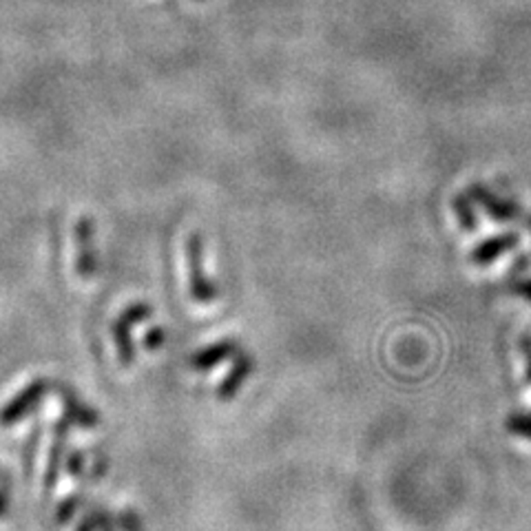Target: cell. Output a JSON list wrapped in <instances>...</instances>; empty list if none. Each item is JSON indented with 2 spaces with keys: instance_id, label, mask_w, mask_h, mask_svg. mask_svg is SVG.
<instances>
[{
  "instance_id": "cell-15",
  "label": "cell",
  "mask_w": 531,
  "mask_h": 531,
  "mask_svg": "<svg viewBox=\"0 0 531 531\" xmlns=\"http://www.w3.org/2000/svg\"><path fill=\"white\" fill-rule=\"evenodd\" d=\"M119 527H122V531H145L140 514L136 509H131V507L119 511Z\"/></svg>"
},
{
  "instance_id": "cell-18",
  "label": "cell",
  "mask_w": 531,
  "mask_h": 531,
  "mask_svg": "<svg viewBox=\"0 0 531 531\" xmlns=\"http://www.w3.org/2000/svg\"><path fill=\"white\" fill-rule=\"evenodd\" d=\"M518 348L525 361V376H527V384L531 385V334H523L518 339Z\"/></svg>"
},
{
  "instance_id": "cell-21",
  "label": "cell",
  "mask_w": 531,
  "mask_h": 531,
  "mask_svg": "<svg viewBox=\"0 0 531 531\" xmlns=\"http://www.w3.org/2000/svg\"><path fill=\"white\" fill-rule=\"evenodd\" d=\"M7 507H9V491L7 487H0V518H3L4 514H7Z\"/></svg>"
},
{
  "instance_id": "cell-12",
  "label": "cell",
  "mask_w": 531,
  "mask_h": 531,
  "mask_svg": "<svg viewBox=\"0 0 531 531\" xmlns=\"http://www.w3.org/2000/svg\"><path fill=\"white\" fill-rule=\"evenodd\" d=\"M109 529H113V520L111 516H109L104 509H100V507H91V509H87V514L83 516V520H80L78 527H75V531H109Z\"/></svg>"
},
{
  "instance_id": "cell-2",
  "label": "cell",
  "mask_w": 531,
  "mask_h": 531,
  "mask_svg": "<svg viewBox=\"0 0 531 531\" xmlns=\"http://www.w3.org/2000/svg\"><path fill=\"white\" fill-rule=\"evenodd\" d=\"M153 314V308L145 301H137V304H131L128 308H124V313L119 314L113 323V341H116L118 348V358L122 366H131L133 363V341H131V325L146 322Z\"/></svg>"
},
{
  "instance_id": "cell-5",
  "label": "cell",
  "mask_w": 531,
  "mask_h": 531,
  "mask_svg": "<svg viewBox=\"0 0 531 531\" xmlns=\"http://www.w3.org/2000/svg\"><path fill=\"white\" fill-rule=\"evenodd\" d=\"M467 195H470L473 202L481 204L494 222H516V219H520V215H523V208H520L518 204L499 198V195L491 193V190L482 184H472L470 189H467Z\"/></svg>"
},
{
  "instance_id": "cell-8",
  "label": "cell",
  "mask_w": 531,
  "mask_h": 531,
  "mask_svg": "<svg viewBox=\"0 0 531 531\" xmlns=\"http://www.w3.org/2000/svg\"><path fill=\"white\" fill-rule=\"evenodd\" d=\"M66 432H69V419H60L58 423L54 425V441H51L49 447V458H47V470H45V491H51V487H56V481H58L60 473V458L62 452H65L66 443Z\"/></svg>"
},
{
  "instance_id": "cell-9",
  "label": "cell",
  "mask_w": 531,
  "mask_h": 531,
  "mask_svg": "<svg viewBox=\"0 0 531 531\" xmlns=\"http://www.w3.org/2000/svg\"><path fill=\"white\" fill-rule=\"evenodd\" d=\"M239 352V346L237 341H233V339H222V341H215L210 343V346L202 348V350H198L193 354V358H190V363H193V367H198V370H210V367L219 366L222 361H226V358L235 357Z\"/></svg>"
},
{
  "instance_id": "cell-7",
  "label": "cell",
  "mask_w": 531,
  "mask_h": 531,
  "mask_svg": "<svg viewBox=\"0 0 531 531\" xmlns=\"http://www.w3.org/2000/svg\"><path fill=\"white\" fill-rule=\"evenodd\" d=\"M252 366H255V363H252L251 354L237 352L235 358H233V366H231V370H228L226 379L219 384V390H217L219 399H224V401L233 399V396L242 390V385L246 384L248 376L252 375Z\"/></svg>"
},
{
  "instance_id": "cell-1",
  "label": "cell",
  "mask_w": 531,
  "mask_h": 531,
  "mask_svg": "<svg viewBox=\"0 0 531 531\" xmlns=\"http://www.w3.org/2000/svg\"><path fill=\"white\" fill-rule=\"evenodd\" d=\"M202 235L190 233L186 242V261H189V284L190 295L198 304H213L217 299V288L202 270Z\"/></svg>"
},
{
  "instance_id": "cell-6",
  "label": "cell",
  "mask_w": 531,
  "mask_h": 531,
  "mask_svg": "<svg viewBox=\"0 0 531 531\" xmlns=\"http://www.w3.org/2000/svg\"><path fill=\"white\" fill-rule=\"evenodd\" d=\"M518 233H502V235L490 237L473 248L470 252V261L473 266H490L491 261H496L499 257L507 255V252H511L514 248H518Z\"/></svg>"
},
{
  "instance_id": "cell-11",
  "label": "cell",
  "mask_w": 531,
  "mask_h": 531,
  "mask_svg": "<svg viewBox=\"0 0 531 531\" xmlns=\"http://www.w3.org/2000/svg\"><path fill=\"white\" fill-rule=\"evenodd\" d=\"M472 202H473V199L467 193H458L456 198L452 199L454 215H456L458 224H461V226L465 228V233H473L478 228V215L473 213Z\"/></svg>"
},
{
  "instance_id": "cell-10",
  "label": "cell",
  "mask_w": 531,
  "mask_h": 531,
  "mask_svg": "<svg viewBox=\"0 0 531 531\" xmlns=\"http://www.w3.org/2000/svg\"><path fill=\"white\" fill-rule=\"evenodd\" d=\"M60 399H62V405H65L66 419H69L71 423H75L78 428H84V429L95 428V425H98V414H95L89 405H84L74 392L62 387Z\"/></svg>"
},
{
  "instance_id": "cell-17",
  "label": "cell",
  "mask_w": 531,
  "mask_h": 531,
  "mask_svg": "<svg viewBox=\"0 0 531 531\" xmlns=\"http://www.w3.org/2000/svg\"><path fill=\"white\" fill-rule=\"evenodd\" d=\"M529 264H531V257L529 255L516 257L514 264H511V268H509V272H507V279H509V281L520 279V277H523L525 272L529 270Z\"/></svg>"
},
{
  "instance_id": "cell-20",
  "label": "cell",
  "mask_w": 531,
  "mask_h": 531,
  "mask_svg": "<svg viewBox=\"0 0 531 531\" xmlns=\"http://www.w3.org/2000/svg\"><path fill=\"white\" fill-rule=\"evenodd\" d=\"M164 343V330L162 328H151L146 332V339H145V346L146 350H157V348Z\"/></svg>"
},
{
  "instance_id": "cell-13",
  "label": "cell",
  "mask_w": 531,
  "mask_h": 531,
  "mask_svg": "<svg viewBox=\"0 0 531 531\" xmlns=\"http://www.w3.org/2000/svg\"><path fill=\"white\" fill-rule=\"evenodd\" d=\"M505 428L509 434L531 441V412H514L505 419Z\"/></svg>"
},
{
  "instance_id": "cell-22",
  "label": "cell",
  "mask_w": 531,
  "mask_h": 531,
  "mask_svg": "<svg viewBox=\"0 0 531 531\" xmlns=\"http://www.w3.org/2000/svg\"><path fill=\"white\" fill-rule=\"evenodd\" d=\"M529 228H531V219H529Z\"/></svg>"
},
{
  "instance_id": "cell-14",
  "label": "cell",
  "mask_w": 531,
  "mask_h": 531,
  "mask_svg": "<svg viewBox=\"0 0 531 531\" xmlns=\"http://www.w3.org/2000/svg\"><path fill=\"white\" fill-rule=\"evenodd\" d=\"M80 505H83V499H80L78 494L65 496V499L58 502V509H56V514H58V523L62 525L69 523V520L75 516V511H78Z\"/></svg>"
},
{
  "instance_id": "cell-3",
  "label": "cell",
  "mask_w": 531,
  "mask_h": 531,
  "mask_svg": "<svg viewBox=\"0 0 531 531\" xmlns=\"http://www.w3.org/2000/svg\"><path fill=\"white\" fill-rule=\"evenodd\" d=\"M49 379H45V376L33 379L21 394H16L7 405H4L3 412H0V423L12 425L16 423V420L25 419V416L30 414L31 410H36V405L45 399V394L49 392Z\"/></svg>"
},
{
  "instance_id": "cell-16",
  "label": "cell",
  "mask_w": 531,
  "mask_h": 531,
  "mask_svg": "<svg viewBox=\"0 0 531 531\" xmlns=\"http://www.w3.org/2000/svg\"><path fill=\"white\" fill-rule=\"evenodd\" d=\"M509 293L516 296H523L531 304V277H520V279L509 281Z\"/></svg>"
},
{
  "instance_id": "cell-4",
  "label": "cell",
  "mask_w": 531,
  "mask_h": 531,
  "mask_svg": "<svg viewBox=\"0 0 531 531\" xmlns=\"http://www.w3.org/2000/svg\"><path fill=\"white\" fill-rule=\"evenodd\" d=\"M93 235H95V224L93 219L80 217L75 224V272H78L80 279H91L95 275V251H93Z\"/></svg>"
},
{
  "instance_id": "cell-19",
  "label": "cell",
  "mask_w": 531,
  "mask_h": 531,
  "mask_svg": "<svg viewBox=\"0 0 531 531\" xmlns=\"http://www.w3.org/2000/svg\"><path fill=\"white\" fill-rule=\"evenodd\" d=\"M66 470L69 473H74V476H80L84 470V454L80 452V449H71L69 454V461H66Z\"/></svg>"
}]
</instances>
